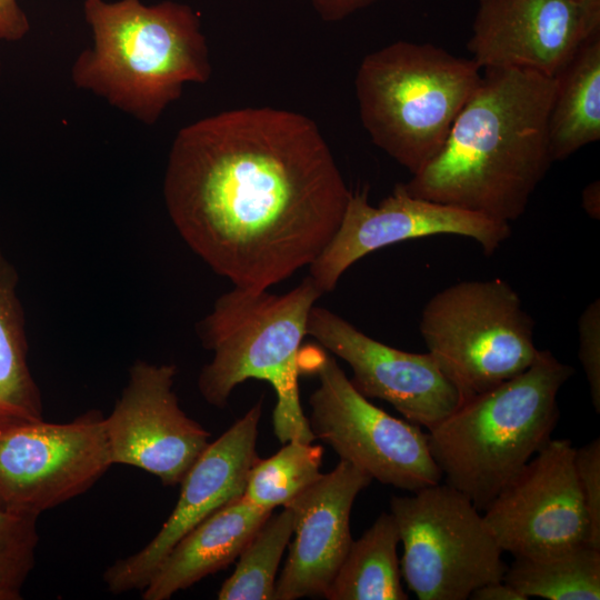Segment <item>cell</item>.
Listing matches in <instances>:
<instances>
[{
    "instance_id": "8fae6325",
    "label": "cell",
    "mask_w": 600,
    "mask_h": 600,
    "mask_svg": "<svg viewBox=\"0 0 600 600\" xmlns=\"http://www.w3.org/2000/svg\"><path fill=\"white\" fill-rule=\"evenodd\" d=\"M573 453L570 440L550 439L482 511L503 552L542 559L589 544Z\"/></svg>"
},
{
    "instance_id": "9c48e42d",
    "label": "cell",
    "mask_w": 600,
    "mask_h": 600,
    "mask_svg": "<svg viewBox=\"0 0 600 600\" xmlns=\"http://www.w3.org/2000/svg\"><path fill=\"white\" fill-rule=\"evenodd\" d=\"M299 368L300 373L310 371L319 379L309 399L314 439L329 444L340 460L372 480L410 492L442 480L421 427L370 402L330 353L320 348L301 350Z\"/></svg>"
},
{
    "instance_id": "d4e9b609",
    "label": "cell",
    "mask_w": 600,
    "mask_h": 600,
    "mask_svg": "<svg viewBox=\"0 0 600 600\" xmlns=\"http://www.w3.org/2000/svg\"><path fill=\"white\" fill-rule=\"evenodd\" d=\"M37 518L0 508V582L22 589L34 566Z\"/></svg>"
},
{
    "instance_id": "4316f807",
    "label": "cell",
    "mask_w": 600,
    "mask_h": 600,
    "mask_svg": "<svg viewBox=\"0 0 600 600\" xmlns=\"http://www.w3.org/2000/svg\"><path fill=\"white\" fill-rule=\"evenodd\" d=\"M578 357L594 410L600 412V300L594 299L578 319Z\"/></svg>"
},
{
    "instance_id": "44dd1931",
    "label": "cell",
    "mask_w": 600,
    "mask_h": 600,
    "mask_svg": "<svg viewBox=\"0 0 600 600\" xmlns=\"http://www.w3.org/2000/svg\"><path fill=\"white\" fill-rule=\"evenodd\" d=\"M400 537L391 513L382 512L350 548L330 586L329 600H407L397 547Z\"/></svg>"
},
{
    "instance_id": "cb8c5ba5",
    "label": "cell",
    "mask_w": 600,
    "mask_h": 600,
    "mask_svg": "<svg viewBox=\"0 0 600 600\" xmlns=\"http://www.w3.org/2000/svg\"><path fill=\"white\" fill-rule=\"evenodd\" d=\"M323 449L289 441L272 457L253 464L242 497L250 503L273 510L286 507L320 476Z\"/></svg>"
},
{
    "instance_id": "7a4b0ae2",
    "label": "cell",
    "mask_w": 600,
    "mask_h": 600,
    "mask_svg": "<svg viewBox=\"0 0 600 600\" xmlns=\"http://www.w3.org/2000/svg\"><path fill=\"white\" fill-rule=\"evenodd\" d=\"M554 93V77L484 69L442 148L404 189L497 221H516L553 162L548 121Z\"/></svg>"
},
{
    "instance_id": "d6986e66",
    "label": "cell",
    "mask_w": 600,
    "mask_h": 600,
    "mask_svg": "<svg viewBox=\"0 0 600 600\" xmlns=\"http://www.w3.org/2000/svg\"><path fill=\"white\" fill-rule=\"evenodd\" d=\"M554 78L548 121L553 162L600 139V33L584 42Z\"/></svg>"
},
{
    "instance_id": "4fadbf2b",
    "label": "cell",
    "mask_w": 600,
    "mask_h": 600,
    "mask_svg": "<svg viewBox=\"0 0 600 600\" xmlns=\"http://www.w3.org/2000/svg\"><path fill=\"white\" fill-rule=\"evenodd\" d=\"M177 367L137 361L104 430L112 464L139 468L164 486L181 482L209 446L210 433L180 408Z\"/></svg>"
},
{
    "instance_id": "603a6c76",
    "label": "cell",
    "mask_w": 600,
    "mask_h": 600,
    "mask_svg": "<svg viewBox=\"0 0 600 600\" xmlns=\"http://www.w3.org/2000/svg\"><path fill=\"white\" fill-rule=\"evenodd\" d=\"M293 533L289 507L271 513L239 554L236 570L223 582L220 600H274L276 577Z\"/></svg>"
},
{
    "instance_id": "7c38bea8",
    "label": "cell",
    "mask_w": 600,
    "mask_h": 600,
    "mask_svg": "<svg viewBox=\"0 0 600 600\" xmlns=\"http://www.w3.org/2000/svg\"><path fill=\"white\" fill-rule=\"evenodd\" d=\"M436 234L473 239L487 256L510 237V223L454 206L411 196L397 183L377 207L368 191L351 192L341 223L321 254L309 266L321 293L330 292L340 277L359 259L406 240Z\"/></svg>"
},
{
    "instance_id": "277c9868",
    "label": "cell",
    "mask_w": 600,
    "mask_h": 600,
    "mask_svg": "<svg viewBox=\"0 0 600 600\" xmlns=\"http://www.w3.org/2000/svg\"><path fill=\"white\" fill-rule=\"evenodd\" d=\"M573 368L540 350L523 372L461 403L428 430L444 482L481 512L551 439Z\"/></svg>"
},
{
    "instance_id": "4dcf8cb0",
    "label": "cell",
    "mask_w": 600,
    "mask_h": 600,
    "mask_svg": "<svg viewBox=\"0 0 600 600\" xmlns=\"http://www.w3.org/2000/svg\"><path fill=\"white\" fill-rule=\"evenodd\" d=\"M582 207L592 219H600V183L593 181L586 186L582 191Z\"/></svg>"
},
{
    "instance_id": "ac0fdd59",
    "label": "cell",
    "mask_w": 600,
    "mask_h": 600,
    "mask_svg": "<svg viewBox=\"0 0 600 600\" xmlns=\"http://www.w3.org/2000/svg\"><path fill=\"white\" fill-rule=\"evenodd\" d=\"M272 512L242 496L221 507L171 549L142 590V599H170L229 566Z\"/></svg>"
},
{
    "instance_id": "52a82bcc",
    "label": "cell",
    "mask_w": 600,
    "mask_h": 600,
    "mask_svg": "<svg viewBox=\"0 0 600 600\" xmlns=\"http://www.w3.org/2000/svg\"><path fill=\"white\" fill-rule=\"evenodd\" d=\"M419 330L460 403L523 372L540 351L533 319L499 278L438 291L423 307Z\"/></svg>"
},
{
    "instance_id": "e0dca14e",
    "label": "cell",
    "mask_w": 600,
    "mask_h": 600,
    "mask_svg": "<svg viewBox=\"0 0 600 600\" xmlns=\"http://www.w3.org/2000/svg\"><path fill=\"white\" fill-rule=\"evenodd\" d=\"M371 481L369 474L340 460L286 506L293 512L294 539L276 582L274 600L323 596L352 542L353 502Z\"/></svg>"
},
{
    "instance_id": "5b68a950",
    "label": "cell",
    "mask_w": 600,
    "mask_h": 600,
    "mask_svg": "<svg viewBox=\"0 0 600 600\" xmlns=\"http://www.w3.org/2000/svg\"><path fill=\"white\" fill-rule=\"evenodd\" d=\"M321 296L308 276L279 296L233 287L218 298L199 326L202 344L213 352L198 378L203 399L222 408L236 386L248 379L267 381L277 396L276 437L282 444L311 443L314 436L300 403L299 360L309 313Z\"/></svg>"
},
{
    "instance_id": "6da1fadb",
    "label": "cell",
    "mask_w": 600,
    "mask_h": 600,
    "mask_svg": "<svg viewBox=\"0 0 600 600\" xmlns=\"http://www.w3.org/2000/svg\"><path fill=\"white\" fill-rule=\"evenodd\" d=\"M350 196L316 122L270 107L181 128L163 180L167 211L188 247L233 287L252 290L310 266Z\"/></svg>"
},
{
    "instance_id": "ba28073f",
    "label": "cell",
    "mask_w": 600,
    "mask_h": 600,
    "mask_svg": "<svg viewBox=\"0 0 600 600\" xmlns=\"http://www.w3.org/2000/svg\"><path fill=\"white\" fill-rule=\"evenodd\" d=\"M480 512L446 482L391 498L403 547L401 576L418 599L466 600L482 584L503 580V551Z\"/></svg>"
},
{
    "instance_id": "1f68e13d",
    "label": "cell",
    "mask_w": 600,
    "mask_h": 600,
    "mask_svg": "<svg viewBox=\"0 0 600 600\" xmlns=\"http://www.w3.org/2000/svg\"><path fill=\"white\" fill-rule=\"evenodd\" d=\"M21 598L20 588L0 582V600H19Z\"/></svg>"
},
{
    "instance_id": "ffe728a7",
    "label": "cell",
    "mask_w": 600,
    "mask_h": 600,
    "mask_svg": "<svg viewBox=\"0 0 600 600\" xmlns=\"http://www.w3.org/2000/svg\"><path fill=\"white\" fill-rule=\"evenodd\" d=\"M27 354L17 276L0 250V430L43 420L40 390Z\"/></svg>"
},
{
    "instance_id": "83f0119b",
    "label": "cell",
    "mask_w": 600,
    "mask_h": 600,
    "mask_svg": "<svg viewBox=\"0 0 600 600\" xmlns=\"http://www.w3.org/2000/svg\"><path fill=\"white\" fill-rule=\"evenodd\" d=\"M30 30L27 14L17 0H0V42L21 40Z\"/></svg>"
},
{
    "instance_id": "d6a6232c",
    "label": "cell",
    "mask_w": 600,
    "mask_h": 600,
    "mask_svg": "<svg viewBox=\"0 0 600 600\" xmlns=\"http://www.w3.org/2000/svg\"><path fill=\"white\" fill-rule=\"evenodd\" d=\"M0 70H1V62H0Z\"/></svg>"
},
{
    "instance_id": "2e32d148",
    "label": "cell",
    "mask_w": 600,
    "mask_h": 600,
    "mask_svg": "<svg viewBox=\"0 0 600 600\" xmlns=\"http://www.w3.org/2000/svg\"><path fill=\"white\" fill-rule=\"evenodd\" d=\"M307 336L348 363L350 381L361 394L387 401L414 424L429 430L460 403L457 389L429 352L390 347L316 306L309 313Z\"/></svg>"
},
{
    "instance_id": "7402d4cb",
    "label": "cell",
    "mask_w": 600,
    "mask_h": 600,
    "mask_svg": "<svg viewBox=\"0 0 600 600\" xmlns=\"http://www.w3.org/2000/svg\"><path fill=\"white\" fill-rule=\"evenodd\" d=\"M503 580L527 599L599 600L600 549L584 543L553 557L514 558Z\"/></svg>"
},
{
    "instance_id": "3957f363",
    "label": "cell",
    "mask_w": 600,
    "mask_h": 600,
    "mask_svg": "<svg viewBox=\"0 0 600 600\" xmlns=\"http://www.w3.org/2000/svg\"><path fill=\"white\" fill-rule=\"evenodd\" d=\"M92 46L71 68L73 84L144 124H154L189 82L212 72L199 14L188 4L84 0Z\"/></svg>"
},
{
    "instance_id": "484cf974",
    "label": "cell",
    "mask_w": 600,
    "mask_h": 600,
    "mask_svg": "<svg viewBox=\"0 0 600 600\" xmlns=\"http://www.w3.org/2000/svg\"><path fill=\"white\" fill-rule=\"evenodd\" d=\"M573 464L590 523L589 544L600 549V439L574 448Z\"/></svg>"
},
{
    "instance_id": "9a60e30c",
    "label": "cell",
    "mask_w": 600,
    "mask_h": 600,
    "mask_svg": "<svg viewBox=\"0 0 600 600\" xmlns=\"http://www.w3.org/2000/svg\"><path fill=\"white\" fill-rule=\"evenodd\" d=\"M600 33V0H479L468 50L480 69L548 77Z\"/></svg>"
},
{
    "instance_id": "f1b7e54d",
    "label": "cell",
    "mask_w": 600,
    "mask_h": 600,
    "mask_svg": "<svg viewBox=\"0 0 600 600\" xmlns=\"http://www.w3.org/2000/svg\"><path fill=\"white\" fill-rule=\"evenodd\" d=\"M326 22H338L371 6L376 0H306Z\"/></svg>"
},
{
    "instance_id": "8992f818",
    "label": "cell",
    "mask_w": 600,
    "mask_h": 600,
    "mask_svg": "<svg viewBox=\"0 0 600 600\" xmlns=\"http://www.w3.org/2000/svg\"><path fill=\"white\" fill-rule=\"evenodd\" d=\"M480 68L430 43L404 40L367 54L354 79L362 126L411 174L442 148L478 87Z\"/></svg>"
},
{
    "instance_id": "f546056e",
    "label": "cell",
    "mask_w": 600,
    "mask_h": 600,
    "mask_svg": "<svg viewBox=\"0 0 600 600\" xmlns=\"http://www.w3.org/2000/svg\"><path fill=\"white\" fill-rule=\"evenodd\" d=\"M472 600H527L504 580L491 581L477 588L469 597Z\"/></svg>"
},
{
    "instance_id": "5bb4252c",
    "label": "cell",
    "mask_w": 600,
    "mask_h": 600,
    "mask_svg": "<svg viewBox=\"0 0 600 600\" xmlns=\"http://www.w3.org/2000/svg\"><path fill=\"white\" fill-rule=\"evenodd\" d=\"M262 400L210 442L181 480L172 512L142 549L117 560L103 573L112 593L143 590L171 549L211 513L240 498L257 454Z\"/></svg>"
},
{
    "instance_id": "30bf717a",
    "label": "cell",
    "mask_w": 600,
    "mask_h": 600,
    "mask_svg": "<svg viewBox=\"0 0 600 600\" xmlns=\"http://www.w3.org/2000/svg\"><path fill=\"white\" fill-rule=\"evenodd\" d=\"M112 466L104 417L0 430V508L38 518L89 490Z\"/></svg>"
}]
</instances>
